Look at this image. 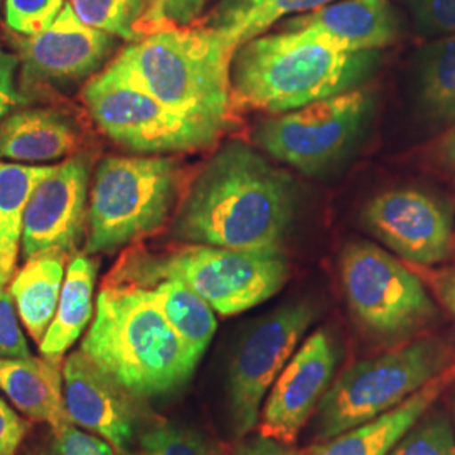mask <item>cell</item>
Instances as JSON below:
<instances>
[{
    "instance_id": "6da1fadb",
    "label": "cell",
    "mask_w": 455,
    "mask_h": 455,
    "mask_svg": "<svg viewBox=\"0 0 455 455\" xmlns=\"http://www.w3.org/2000/svg\"><path fill=\"white\" fill-rule=\"evenodd\" d=\"M295 212L289 174L242 142L223 147L180 203L172 236L189 244L282 251Z\"/></svg>"
},
{
    "instance_id": "7a4b0ae2",
    "label": "cell",
    "mask_w": 455,
    "mask_h": 455,
    "mask_svg": "<svg viewBox=\"0 0 455 455\" xmlns=\"http://www.w3.org/2000/svg\"><path fill=\"white\" fill-rule=\"evenodd\" d=\"M80 351L139 400L180 390L197 366L152 292L132 283L101 289Z\"/></svg>"
},
{
    "instance_id": "3957f363",
    "label": "cell",
    "mask_w": 455,
    "mask_h": 455,
    "mask_svg": "<svg viewBox=\"0 0 455 455\" xmlns=\"http://www.w3.org/2000/svg\"><path fill=\"white\" fill-rule=\"evenodd\" d=\"M238 46L206 24L150 33L133 41L105 68L180 114L227 129L229 71Z\"/></svg>"
},
{
    "instance_id": "277c9868",
    "label": "cell",
    "mask_w": 455,
    "mask_h": 455,
    "mask_svg": "<svg viewBox=\"0 0 455 455\" xmlns=\"http://www.w3.org/2000/svg\"><path fill=\"white\" fill-rule=\"evenodd\" d=\"M376 60L378 51L344 52L297 33L261 34L233 54L231 101L287 114L358 88Z\"/></svg>"
},
{
    "instance_id": "5b68a950",
    "label": "cell",
    "mask_w": 455,
    "mask_h": 455,
    "mask_svg": "<svg viewBox=\"0 0 455 455\" xmlns=\"http://www.w3.org/2000/svg\"><path fill=\"white\" fill-rule=\"evenodd\" d=\"M172 278L199 293L214 312L235 315L274 297L289 278L283 251H243L189 244L164 255H135L114 283L147 287Z\"/></svg>"
},
{
    "instance_id": "8992f818",
    "label": "cell",
    "mask_w": 455,
    "mask_h": 455,
    "mask_svg": "<svg viewBox=\"0 0 455 455\" xmlns=\"http://www.w3.org/2000/svg\"><path fill=\"white\" fill-rule=\"evenodd\" d=\"M172 157H105L95 167L84 253H110L163 227L180 191Z\"/></svg>"
},
{
    "instance_id": "52a82bcc",
    "label": "cell",
    "mask_w": 455,
    "mask_h": 455,
    "mask_svg": "<svg viewBox=\"0 0 455 455\" xmlns=\"http://www.w3.org/2000/svg\"><path fill=\"white\" fill-rule=\"evenodd\" d=\"M449 368V353L435 339L408 342L347 368L317 408V434L332 439L398 407Z\"/></svg>"
},
{
    "instance_id": "ba28073f",
    "label": "cell",
    "mask_w": 455,
    "mask_h": 455,
    "mask_svg": "<svg viewBox=\"0 0 455 455\" xmlns=\"http://www.w3.org/2000/svg\"><path fill=\"white\" fill-rule=\"evenodd\" d=\"M83 100L105 135L142 154H176L212 147L225 129L180 114L103 69L86 83Z\"/></svg>"
},
{
    "instance_id": "9c48e42d",
    "label": "cell",
    "mask_w": 455,
    "mask_h": 455,
    "mask_svg": "<svg viewBox=\"0 0 455 455\" xmlns=\"http://www.w3.org/2000/svg\"><path fill=\"white\" fill-rule=\"evenodd\" d=\"M341 280L355 317L381 339H403L435 315L422 282L376 244L344 248Z\"/></svg>"
},
{
    "instance_id": "30bf717a",
    "label": "cell",
    "mask_w": 455,
    "mask_h": 455,
    "mask_svg": "<svg viewBox=\"0 0 455 455\" xmlns=\"http://www.w3.org/2000/svg\"><path fill=\"white\" fill-rule=\"evenodd\" d=\"M370 105V93L353 88L263 122L255 132V142L278 163L315 176L353 147Z\"/></svg>"
},
{
    "instance_id": "8fae6325",
    "label": "cell",
    "mask_w": 455,
    "mask_h": 455,
    "mask_svg": "<svg viewBox=\"0 0 455 455\" xmlns=\"http://www.w3.org/2000/svg\"><path fill=\"white\" fill-rule=\"evenodd\" d=\"M315 319L307 302L274 310L238 346L228 374V415L236 437L248 435L259 422L263 400Z\"/></svg>"
},
{
    "instance_id": "7c38bea8",
    "label": "cell",
    "mask_w": 455,
    "mask_h": 455,
    "mask_svg": "<svg viewBox=\"0 0 455 455\" xmlns=\"http://www.w3.org/2000/svg\"><path fill=\"white\" fill-rule=\"evenodd\" d=\"M90 176V156L78 154L56 164L48 178L36 186L24 216V260L48 251L76 250L88 223Z\"/></svg>"
},
{
    "instance_id": "4fadbf2b",
    "label": "cell",
    "mask_w": 455,
    "mask_h": 455,
    "mask_svg": "<svg viewBox=\"0 0 455 455\" xmlns=\"http://www.w3.org/2000/svg\"><path fill=\"white\" fill-rule=\"evenodd\" d=\"M363 223L402 259L420 265L447 260L454 248V228L443 206L417 189H393L373 197Z\"/></svg>"
},
{
    "instance_id": "5bb4252c",
    "label": "cell",
    "mask_w": 455,
    "mask_h": 455,
    "mask_svg": "<svg viewBox=\"0 0 455 455\" xmlns=\"http://www.w3.org/2000/svg\"><path fill=\"white\" fill-rule=\"evenodd\" d=\"M336 363L332 338L325 329L315 331L278 374L261 411V435L293 443L329 390Z\"/></svg>"
},
{
    "instance_id": "9a60e30c",
    "label": "cell",
    "mask_w": 455,
    "mask_h": 455,
    "mask_svg": "<svg viewBox=\"0 0 455 455\" xmlns=\"http://www.w3.org/2000/svg\"><path fill=\"white\" fill-rule=\"evenodd\" d=\"M116 44L118 37L84 24L66 4L46 31L19 41V58L33 82L73 84L100 71Z\"/></svg>"
},
{
    "instance_id": "2e32d148",
    "label": "cell",
    "mask_w": 455,
    "mask_h": 455,
    "mask_svg": "<svg viewBox=\"0 0 455 455\" xmlns=\"http://www.w3.org/2000/svg\"><path fill=\"white\" fill-rule=\"evenodd\" d=\"M63 398L73 425L107 440L118 454L131 452L139 425V398L100 371L82 351L66 358Z\"/></svg>"
},
{
    "instance_id": "e0dca14e",
    "label": "cell",
    "mask_w": 455,
    "mask_h": 455,
    "mask_svg": "<svg viewBox=\"0 0 455 455\" xmlns=\"http://www.w3.org/2000/svg\"><path fill=\"white\" fill-rule=\"evenodd\" d=\"M282 31L344 52H368L393 44L400 36V20L390 0H334L293 16Z\"/></svg>"
},
{
    "instance_id": "ac0fdd59",
    "label": "cell",
    "mask_w": 455,
    "mask_h": 455,
    "mask_svg": "<svg viewBox=\"0 0 455 455\" xmlns=\"http://www.w3.org/2000/svg\"><path fill=\"white\" fill-rule=\"evenodd\" d=\"M454 379L455 364L435 376L398 407L332 437L314 455H390L396 443L422 420Z\"/></svg>"
},
{
    "instance_id": "d6986e66",
    "label": "cell",
    "mask_w": 455,
    "mask_h": 455,
    "mask_svg": "<svg viewBox=\"0 0 455 455\" xmlns=\"http://www.w3.org/2000/svg\"><path fill=\"white\" fill-rule=\"evenodd\" d=\"M80 146L78 125L54 108L20 110L0 122V159L52 163L73 156Z\"/></svg>"
},
{
    "instance_id": "ffe728a7",
    "label": "cell",
    "mask_w": 455,
    "mask_h": 455,
    "mask_svg": "<svg viewBox=\"0 0 455 455\" xmlns=\"http://www.w3.org/2000/svg\"><path fill=\"white\" fill-rule=\"evenodd\" d=\"M0 391L34 422L58 430L69 425L63 398V373L44 358H0Z\"/></svg>"
},
{
    "instance_id": "44dd1931",
    "label": "cell",
    "mask_w": 455,
    "mask_h": 455,
    "mask_svg": "<svg viewBox=\"0 0 455 455\" xmlns=\"http://www.w3.org/2000/svg\"><path fill=\"white\" fill-rule=\"evenodd\" d=\"M97 274L98 261L88 253H78L68 265L54 319L39 342L41 356L56 366L92 321Z\"/></svg>"
},
{
    "instance_id": "7402d4cb",
    "label": "cell",
    "mask_w": 455,
    "mask_h": 455,
    "mask_svg": "<svg viewBox=\"0 0 455 455\" xmlns=\"http://www.w3.org/2000/svg\"><path fill=\"white\" fill-rule=\"evenodd\" d=\"M68 255L65 251L36 255L11 282L9 292L16 302L17 314L37 344L43 341L58 309Z\"/></svg>"
},
{
    "instance_id": "603a6c76",
    "label": "cell",
    "mask_w": 455,
    "mask_h": 455,
    "mask_svg": "<svg viewBox=\"0 0 455 455\" xmlns=\"http://www.w3.org/2000/svg\"><path fill=\"white\" fill-rule=\"evenodd\" d=\"M54 165L0 163V285L16 275L24 216L36 186L48 178Z\"/></svg>"
},
{
    "instance_id": "cb8c5ba5",
    "label": "cell",
    "mask_w": 455,
    "mask_h": 455,
    "mask_svg": "<svg viewBox=\"0 0 455 455\" xmlns=\"http://www.w3.org/2000/svg\"><path fill=\"white\" fill-rule=\"evenodd\" d=\"M147 289L154 295L164 317L176 331L191 358L199 363L218 327L214 309L180 280L163 278L147 285Z\"/></svg>"
},
{
    "instance_id": "d4e9b609",
    "label": "cell",
    "mask_w": 455,
    "mask_h": 455,
    "mask_svg": "<svg viewBox=\"0 0 455 455\" xmlns=\"http://www.w3.org/2000/svg\"><path fill=\"white\" fill-rule=\"evenodd\" d=\"M331 2L334 0H220L204 24L221 31L240 48L280 19L306 14Z\"/></svg>"
},
{
    "instance_id": "484cf974",
    "label": "cell",
    "mask_w": 455,
    "mask_h": 455,
    "mask_svg": "<svg viewBox=\"0 0 455 455\" xmlns=\"http://www.w3.org/2000/svg\"><path fill=\"white\" fill-rule=\"evenodd\" d=\"M419 101L437 124L455 122V34L425 46L419 60Z\"/></svg>"
},
{
    "instance_id": "4316f807",
    "label": "cell",
    "mask_w": 455,
    "mask_h": 455,
    "mask_svg": "<svg viewBox=\"0 0 455 455\" xmlns=\"http://www.w3.org/2000/svg\"><path fill=\"white\" fill-rule=\"evenodd\" d=\"M69 4L92 28L132 43L144 37L142 22L148 0H71Z\"/></svg>"
},
{
    "instance_id": "83f0119b",
    "label": "cell",
    "mask_w": 455,
    "mask_h": 455,
    "mask_svg": "<svg viewBox=\"0 0 455 455\" xmlns=\"http://www.w3.org/2000/svg\"><path fill=\"white\" fill-rule=\"evenodd\" d=\"M139 445L140 455H223L201 432L169 422L150 425L140 434Z\"/></svg>"
},
{
    "instance_id": "f1b7e54d",
    "label": "cell",
    "mask_w": 455,
    "mask_h": 455,
    "mask_svg": "<svg viewBox=\"0 0 455 455\" xmlns=\"http://www.w3.org/2000/svg\"><path fill=\"white\" fill-rule=\"evenodd\" d=\"M390 455H455L454 428L442 413L427 415L396 443Z\"/></svg>"
},
{
    "instance_id": "f546056e",
    "label": "cell",
    "mask_w": 455,
    "mask_h": 455,
    "mask_svg": "<svg viewBox=\"0 0 455 455\" xmlns=\"http://www.w3.org/2000/svg\"><path fill=\"white\" fill-rule=\"evenodd\" d=\"M107 440L78 430L73 423L63 428H51L33 442L22 455H116Z\"/></svg>"
},
{
    "instance_id": "4dcf8cb0",
    "label": "cell",
    "mask_w": 455,
    "mask_h": 455,
    "mask_svg": "<svg viewBox=\"0 0 455 455\" xmlns=\"http://www.w3.org/2000/svg\"><path fill=\"white\" fill-rule=\"evenodd\" d=\"M65 5V0H5V22L16 33L36 36L48 29Z\"/></svg>"
},
{
    "instance_id": "1f68e13d",
    "label": "cell",
    "mask_w": 455,
    "mask_h": 455,
    "mask_svg": "<svg viewBox=\"0 0 455 455\" xmlns=\"http://www.w3.org/2000/svg\"><path fill=\"white\" fill-rule=\"evenodd\" d=\"M208 4L210 0H148L142 34L193 26Z\"/></svg>"
},
{
    "instance_id": "d6a6232c",
    "label": "cell",
    "mask_w": 455,
    "mask_h": 455,
    "mask_svg": "<svg viewBox=\"0 0 455 455\" xmlns=\"http://www.w3.org/2000/svg\"><path fill=\"white\" fill-rule=\"evenodd\" d=\"M0 358L29 359L33 353L19 324L16 302L0 285Z\"/></svg>"
},
{
    "instance_id": "836d02e7",
    "label": "cell",
    "mask_w": 455,
    "mask_h": 455,
    "mask_svg": "<svg viewBox=\"0 0 455 455\" xmlns=\"http://www.w3.org/2000/svg\"><path fill=\"white\" fill-rule=\"evenodd\" d=\"M417 29L427 36L455 34V0H407Z\"/></svg>"
},
{
    "instance_id": "e575fe53",
    "label": "cell",
    "mask_w": 455,
    "mask_h": 455,
    "mask_svg": "<svg viewBox=\"0 0 455 455\" xmlns=\"http://www.w3.org/2000/svg\"><path fill=\"white\" fill-rule=\"evenodd\" d=\"M29 430V423L20 419L16 410L0 398V455H17Z\"/></svg>"
},
{
    "instance_id": "d590c367",
    "label": "cell",
    "mask_w": 455,
    "mask_h": 455,
    "mask_svg": "<svg viewBox=\"0 0 455 455\" xmlns=\"http://www.w3.org/2000/svg\"><path fill=\"white\" fill-rule=\"evenodd\" d=\"M19 58L0 46V122L11 114L19 101L16 88Z\"/></svg>"
},
{
    "instance_id": "8d00e7d4",
    "label": "cell",
    "mask_w": 455,
    "mask_h": 455,
    "mask_svg": "<svg viewBox=\"0 0 455 455\" xmlns=\"http://www.w3.org/2000/svg\"><path fill=\"white\" fill-rule=\"evenodd\" d=\"M235 455H304L287 443H282L270 437H253V439L244 440L243 443L236 449Z\"/></svg>"
},
{
    "instance_id": "74e56055",
    "label": "cell",
    "mask_w": 455,
    "mask_h": 455,
    "mask_svg": "<svg viewBox=\"0 0 455 455\" xmlns=\"http://www.w3.org/2000/svg\"><path fill=\"white\" fill-rule=\"evenodd\" d=\"M437 159L449 169H455V127L440 139Z\"/></svg>"
},
{
    "instance_id": "f35d334b",
    "label": "cell",
    "mask_w": 455,
    "mask_h": 455,
    "mask_svg": "<svg viewBox=\"0 0 455 455\" xmlns=\"http://www.w3.org/2000/svg\"><path fill=\"white\" fill-rule=\"evenodd\" d=\"M442 297H443L445 306L455 315V274L451 278H447V282H445V285L442 289Z\"/></svg>"
},
{
    "instance_id": "ab89813d",
    "label": "cell",
    "mask_w": 455,
    "mask_h": 455,
    "mask_svg": "<svg viewBox=\"0 0 455 455\" xmlns=\"http://www.w3.org/2000/svg\"><path fill=\"white\" fill-rule=\"evenodd\" d=\"M120 455H133V454H131V452H127V454H120Z\"/></svg>"
}]
</instances>
